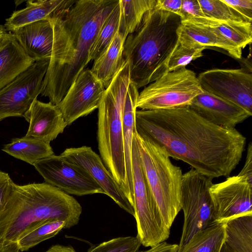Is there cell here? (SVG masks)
<instances>
[{
	"label": "cell",
	"mask_w": 252,
	"mask_h": 252,
	"mask_svg": "<svg viewBox=\"0 0 252 252\" xmlns=\"http://www.w3.org/2000/svg\"><path fill=\"white\" fill-rule=\"evenodd\" d=\"M135 131L212 179L229 176L241 160L246 138L235 128L206 120L189 106L136 110Z\"/></svg>",
	"instance_id": "obj_1"
},
{
	"label": "cell",
	"mask_w": 252,
	"mask_h": 252,
	"mask_svg": "<svg viewBox=\"0 0 252 252\" xmlns=\"http://www.w3.org/2000/svg\"><path fill=\"white\" fill-rule=\"evenodd\" d=\"M119 0H64L50 18L53 44L40 94L58 105L90 62L97 33Z\"/></svg>",
	"instance_id": "obj_2"
},
{
	"label": "cell",
	"mask_w": 252,
	"mask_h": 252,
	"mask_svg": "<svg viewBox=\"0 0 252 252\" xmlns=\"http://www.w3.org/2000/svg\"><path fill=\"white\" fill-rule=\"evenodd\" d=\"M81 213L78 201L56 187L14 183L0 213V252H20V238L42 221H63L65 228H70L78 223Z\"/></svg>",
	"instance_id": "obj_3"
},
{
	"label": "cell",
	"mask_w": 252,
	"mask_h": 252,
	"mask_svg": "<svg viewBox=\"0 0 252 252\" xmlns=\"http://www.w3.org/2000/svg\"><path fill=\"white\" fill-rule=\"evenodd\" d=\"M182 19L156 6L144 16L125 42L124 58L129 65L130 82L137 89L167 73L169 59L179 41Z\"/></svg>",
	"instance_id": "obj_4"
},
{
	"label": "cell",
	"mask_w": 252,
	"mask_h": 252,
	"mask_svg": "<svg viewBox=\"0 0 252 252\" xmlns=\"http://www.w3.org/2000/svg\"><path fill=\"white\" fill-rule=\"evenodd\" d=\"M130 83L129 65L125 61L105 89L98 108L97 139L103 163L133 206V195L126 177L122 121L123 110Z\"/></svg>",
	"instance_id": "obj_5"
},
{
	"label": "cell",
	"mask_w": 252,
	"mask_h": 252,
	"mask_svg": "<svg viewBox=\"0 0 252 252\" xmlns=\"http://www.w3.org/2000/svg\"><path fill=\"white\" fill-rule=\"evenodd\" d=\"M135 133L148 185L160 214L170 229L181 210L182 169L172 163L164 149Z\"/></svg>",
	"instance_id": "obj_6"
},
{
	"label": "cell",
	"mask_w": 252,
	"mask_h": 252,
	"mask_svg": "<svg viewBox=\"0 0 252 252\" xmlns=\"http://www.w3.org/2000/svg\"><path fill=\"white\" fill-rule=\"evenodd\" d=\"M131 165L137 237L141 245L151 248L167 239L170 229L160 214L148 185L135 132L132 141Z\"/></svg>",
	"instance_id": "obj_7"
},
{
	"label": "cell",
	"mask_w": 252,
	"mask_h": 252,
	"mask_svg": "<svg viewBox=\"0 0 252 252\" xmlns=\"http://www.w3.org/2000/svg\"><path fill=\"white\" fill-rule=\"evenodd\" d=\"M203 92L195 73L184 67L149 84L139 93L136 108L154 110L189 106Z\"/></svg>",
	"instance_id": "obj_8"
},
{
	"label": "cell",
	"mask_w": 252,
	"mask_h": 252,
	"mask_svg": "<svg viewBox=\"0 0 252 252\" xmlns=\"http://www.w3.org/2000/svg\"><path fill=\"white\" fill-rule=\"evenodd\" d=\"M212 179L191 168L183 175L181 208L184 220L178 252L197 232L214 222V206L209 189Z\"/></svg>",
	"instance_id": "obj_9"
},
{
	"label": "cell",
	"mask_w": 252,
	"mask_h": 252,
	"mask_svg": "<svg viewBox=\"0 0 252 252\" xmlns=\"http://www.w3.org/2000/svg\"><path fill=\"white\" fill-rule=\"evenodd\" d=\"M50 60L35 62L9 84L0 90V121L23 117L41 94Z\"/></svg>",
	"instance_id": "obj_10"
},
{
	"label": "cell",
	"mask_w": 252,
	"mask_h": 252,
	"mask_svg": "<svg viewBox=\"0 0 252 252\" xmlns=\"http://www.w3.org/2000/svg\"><path fill=\"white\" fill-rule=\"evenodd\" d=\"M203 91L252 114V74L245 69L215 68L197 76Z\"/></svg>",
	"instance_id": "obj_11"
},
{
	"label": "cell",
	"mask_w": 252,
	"mask_h": 252,
	"mask_svg": "<svg viewBox=\"0 0 252 252\" xmlns=\"http://www.w3.org/2000/svg\"><path fill=\"white\" fill-rule=\"evenodd\" d=\"M33 166L45 183L68 194L80 196L104 194L103 189L87 171L60 155H54L41 159Z\"/></svg>",
	"instance_id": "obj_12"
},
{
	"label": "cell",
	"mask_w": 252,
	"mask_h": 252,
	"mask_svg": "<svg viewBox=\"0 0 252 252\" xmlns=\"http://www.w3.org/2000/svg\"><path fill=\"white\" fill-rule=\"evenodd\" d=\"M214 206V222L226 221L252 214V184L237 175L214 184L209 189Z\"/></svg>",
	"instance_id": "obj_13"
},
{
	"label": "cell",
	"mask_w": 252,
	"mask_h": 252,
	"mask_svg": "<svg viewBox=\"0 0 252 252\" xmlns=\"http://www.w3.org/2000/svg\"><path fill=\"white\" fill-rule=\"evenodd\" d=\"M105 90L91 69L85 68L57 105L67 126L98 109Z\"/></svg>",
	"instance_id": "obj_14"
},
{
	"label": "cell",
	"mask_w": 252,
	"mask_h": 252,
	"mask_svg": "<svg viewBox=\"0 0 252 252\" xmlns=\"http://www.w3.org/2000/svg\"><path fill=\"white\" fill-rule=\"evenodd\" d=\"M69 162L87 171L104 192L122 209L134 217V207L101 158L91 147L66 149L60 154Z\"/></svg>",
	"instance_id": "obj_15"
},
{
	"label": "cell",
	"mask_w": 252,
	"mask_h": 252,
	"mask_svg": "<svg viewBox=\"0 0 252 252\" xmlns=\"http://www.w3.org/2000/svg\"><path fill=\"white\" fill-rule=\"evenodd\" d=\"M189 107L199 115L218 126L233 128L252 114L242 107L204 92Z\"/></svg>",
	"instance_id": "obj_16"
},
{
	"label": "cell",
	"mask_w": 252,
	"mask_h": 252,
	"mask_svg": "<svg viewBox=\"0 0 252 252\" xmlns=\"http://www.w3.org/2000/svg\"><path fill=\"white\" fill-rule=\"evenodd\" d=\"M29 123L25 136L50 143L62 133L67 124L57 105L36 99L24 117Z\"/></svg>",
	"instance_id": "obj_17"
},
{
	"label": "cell",
	"mask_w": 252,
	"mask_h": 252,
	"mask_svg": "<svg viewBox=\"0 0 252 252\" xmlns=\"http://www.w3.org/2000/svg\"><path fill=\"white\" fill-rule=\"evenodd\" d=\"M12 33L27 55L35 62L50 60L53 30L49 20H42L25 25Z\"/></svg>",
	"instance_id": "obj_18"
},
{
	"label": "cell",
	"mask_w": 252,
	"mask_h": 252,
	"mask_svg": "<svg viewBox=\"0 0 252 252\" xmlns=\"http://www.w3.org/2000/svg\"><path fill=\"white\" fill-rule=\"evenodd\" d=\"M128 32L121 15L117 31L111 42L94 60L91 71L106 89L125 62L123 52Z\"/></svg>",
	"instance_id": "obj_19"
},
{
	"label": "cell",
	"mask_w": 252,
	"mask_h": 252,
	"mask_svg": "<svg viewBox=\"0 0 252 252\" xmlns=\"http://www.w3.org/2000/svg\"><path fill=\"white\" fill-rule=\"evenodd\" d=\"M179 38L206 47H215L226 51L236 59H241L242 49L238 48L215 28L192 20H182L179 30Z\"/></svg>",
	"instance_id": "obj_20"
},
{
	"label": "cell",
	"mask_w": 252,
	"mask_h": 252,
	"mask_svg": "<svg viewBox=\"0 0 252 252\" xmlns=\"http://www.w3.org/2000/svg\"><path fill=\"white\" fill-rule=\"evenodd\" d=\"M35 61L23 49L12 32H7L0 47V90Z\"/></svg>",
	"instance_id": "obj_21"
},
{
	"label": "cell",
	"mask_w": 252,
	"mask_h": 252,
	"mask_svg": "<svg viewBox=\"0 0 252 252\" xmlns=\"http://www.w3.org/2000/svg\"><path fill=\"white\" fill-rule=\"evenodd\" d=\"M64 0H29L26 7L15 11L6 19L4 27L12 32L25 25L38 21L50 19L60 8Z\"/></svg>",
	"instance_id": "obj_22"
},
{
	"label": "cell",
	"mask_w": 252,
	"mask_h": 252,
	"mask_svg": "<svg viewBox=\"0 0 252 252\" xmlns=\"http://www.w3.org/2000/svg\"><path fill=\"white\" fill-rule=\"evenodd\" d=\"M139 95L138 89L130 83L126 92L122 113L124 146L127 181L133 195L131 152L133 137L135 132V116Z\"/></svg>",
	"instance_id": "obj_23"
},
{
	"label": "cell",
	"mask_w": 252,
	"mask_h": 252,
	"mask_svg": "<svg viewBox=\"0 0 252 252\" xmlns=\"http://www.w3.org/2000/svg\"><path fill=\"white\" fill-rule=\"evenodd\" d=\"M2 151L30 164L54 154L50 143L32 137L16 138L3 146Z\"/></svg>",
	"instance_id": "obj_24"
},
{
	"label": "cell",
	"mask_w": 252,
	"mask_h": 252,
	"mask_svg": "<svg viewBox=\"0 0 252 252\" xmlns=\"http://www.w3.org/2000/svg\"><path fill=\"white\" fill-rule=\"evenodd\" d=\"M225 221L214 222L196 233L178 252H220L225 242Z\"/></svg>",
	"instance_id": "obj_25"
},
{
	"label": "cell",
	"mask_w": 252,
	"mask_h": 252,
	"mask_svg": "<svg viewBox=\"0 0 252 252\" xmlns=\"http://www.w3.org/2000/svg\"><path fill=\"white\" fill-rule=\"evenodd\" d=\"M225 243L234 252H252V214L225 221Z\"/></svg>",
	"instance_id": "obj_26"
},
{
	"label": "cell",
	"mask_w": 252,
	"mask_h": 252,
	"mask_svg": "<svg viewBox=\"0 0 252 252\" xmlns=\"http://www.w3.org/2000/svg\"><path fill=\"white\" fill-rule=\"evenodd\" d=\"M190 20L215 28L224 37L242 50L252 42V23L220 21L208 18Z\"/></svg>",
	"instance_id": "obj_27"
},
{
	"label": "cell",
	"mask_w": 252,
	"mask_h": 252,
	"mask_svg": "<svg viewBox=\"0 0 252 252\" xmlns=\"http://www.w3.org/2000/svg\"><path fill=\"white\" fill-rule=\"evenodd\" d=\"M65 227V222L58 220H48L39 222L20 238L18 241L20 251H27L54 237Z\"/></svg>",
	"instance_id": "obj_28"
},
{
	"label": "cell",
	"mask_w": 252,
	"mask_h": 252,
	"mask_svg": "<svg viewBox=\"0 0 252 252\" xmlns=\"http://www.w3.org/2000/svg\"><path fill=\"white\" fill-rule=\"evenodd\" d=\"M121 11L119 3L112 10L102 25L89 53V60H95L108 46L119 25Z\"/></svg>",
	"instance_id": "obj_29"
},
{
	"label": "cell",
	"mask_w": 252,
	"mask_h": 252,
	"mask_svg": "<svg viewBox=\"0 0 252 252\" xmlns=\"http://www.w3.org/2000/svg\"><path fill=\"white\" fill-rule=\"evenodd\" d=\"M157 0H120L121 16L128 34L140 25L145 15L156 5Z\"/></svg>",
	"instance_id": "obj_30"
},
{
	"label": "cell",
	"mask_w": 252,
	"mask_h": 252,
	"mask_svg": "<svg viewBox=\"0 0 252 252\" xmlns=\"http://www.w3.org/2000/svg\"><path fill=\"white\" fill-rule=\"evenodd\" d=\"M206 47L187 40L180 39L172 53L168 63V71L186 67L192 61L203 56Z\"/></svg>",
	"instance_id": "obj_31"
},
{
	"label": "cell",
	"mask_w": 252,
	"mask_h": 252,
	"mask_svg": "<svg viewBox=\"0 0 252 252\" xmlns=\"http://www.w3.org/2000/svg\"><path fill=\"white\" fill-rule=\"evenodd\" d=\"M198 0L204 15L207 18L224 22H252L224 2L222 0Z\"/></svg>",
	"instance_id": "obj_32"
},
{
	"label": "cell",
	"mask_w": 252,
	"mask_h": 252,
	"mask_svg": "<svg viewBox=\"0 0 252 252\" xmlns=\"http://www.w3.org/2000/svg\"><path fill=\"white\" fill-rule=\"evenodd\" d=\"M141 245L137 236L119 237L93 245L87 252H138Z\"/></svg>",
	"instance_id": "obj_33"
},
{
	"label": "cell",
	"mask_w": 252,
	"mask_h": 252,
	"mask_svg": "<svg viewBox=\"0 0 252 252\" xmlns=\"http://www.w3.org/2000/svg\"><path fill=\"white\" fill-rule=\"evenodd\" d=\"M207 18L204 15L198 0H182L181 11L182 20Z\"/></svg>",
	"instance_id": "obj_34"
},
{
	"label": "cell",
	"mask_w": 252,
	"mask_h": 252,
	"mask_svg": "<svg viewBox=\"0 0 252 252\" xmlns=\"http://www.w3.org/2000/svg\"><path fill=\"white\" fill-rule=\"evenodd\" d=\"M13 183L7 173L0 170V213L12 191Z\"/></svg>",
	"instance_id": "obj_35"
},
{
	"label": "cell",
	"mask_w": 252,
	"mask_h": 252,
	"mask_svg": "<svg viewBox=\"0 0 252 252\" xmlns=\"http://www.w3.org/2000/svg\"><path fill=\"white\" fill-rule=\"evenodd\" d=\"M244 17L252 21V0H222Z\"/></svg>",
	"instance_id": "obj_36"
},
{
	"label": "cell",
	"mask_w": 252,
	"mask_h": 252,
	"mask_svg": "<svg viewBox=\"0 0 252 252\" xmlns=\"http://www.w3.org/2000/svg\"><path fill=\"white\" fill-rule=\"evenodd\" d=\"M182 0H157L156 6L181 17Z\"/></svg>",
	"instance_id": "obj_37"
},
{
	"label": "cell",
	"mask_w": 252,
	"mask_h": 252,
	"mask_svg": "<svg viewBox=\"0 0 252 252\" xmlns=\"http://www.w3.org/2000/svg\"><path fill=\"white\" fill-rule=\"evenodd\" d=\"M239 175L243 176L247 178L249 182L252 184V144L250 142L247 149V156L244 166Z\"/></svg>",
	"instance_id": "obj_38"
},
{
	"label": "cell",
	"mask_w": 252,
	"mask_h": 252,
	"mask_svg": "<svg viewBox=\"0 0 252 252\" xmlns=\"http://www.w3.org/2000/svg\"><path fill=\"white\" fill-rule=\"evenodd\" d=\"M178 245L171 244L164 241L148 250L140 252H178Z\"/></svg>",
	"instance_id": "obj_39"
},
{
	"label": "cell",
	"mask_w": 252,
	"mask_h": 252,
	"mask_svg": "<svg viewBox=\"0 0 252 252\" xmlns=\"http://www.w3.org/2000/svg\"><path fill=\"white\" fill-rule=\"evenodd\" d=\"M44 252H76L75 249L70 245L63 246L57 244L51 247Z\"/></svg>",
	"instance_id": "obj_40"
},
{
	"label": "cell",
	"mask_w": 252,
	"mask_h": 252,
	"mask_svg": "<svg viewBox=\"0 0 252 252\" xmlns=\"http://www.w3.org/2000/svg\"><path fill=\"white\" fill-rule=\"evenodd\" d=\"M7 32L4 26L0 24V47Z\"/></svg>",
	"instance_id": "obj_41"
},
{
	"label": "cell",
	"mask_w": 252,
	"mask_h": 252,
	"mask_svg": "<svg viewBox=\"0 0 252 252\" xmlns=\"http://www.w3.org/2000/svg\"><path fill=\"white\" fill-rule=\"evenodd\" d=\"M220 252H234L224 242L223 244Z\"/></svg>",
	"instance_id": "obj_42"
}]
</instances>
